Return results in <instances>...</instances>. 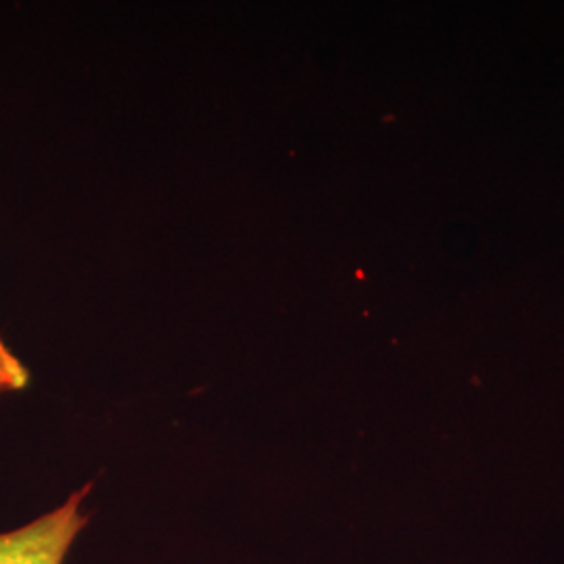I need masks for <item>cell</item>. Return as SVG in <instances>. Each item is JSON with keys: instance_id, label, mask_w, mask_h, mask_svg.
<instances>
[{"instance_id": "cell-1", "label": "cell", "mask_w": 564, "mask_h": 564, "mask_svg": "<svg viewBox=\"0 0 564 564\" xmlns=\"http://www.w3.org/2000/svg\"><path fill=\"white\" fill-rule=\"evenodd\" d=\"M93 484L69 494L63 505L32 523L0 533V564H63L90 514L84 510Z\"/></svg>"}, {"instance_id": "cell-2", "label": "cell", "mask_w": 564, "mask_h": 564, "mask_svg": "<svg viewBox=\"0 0 564 564\" xmlns=\"http://www.w3.org/2000/svg\"><path fill=\"white\" fill-rule=\"evenodd\" d=\"M30 381L28 368L20 358L0 339V393L20 391Z\"/></svg>"}]
</instances>
